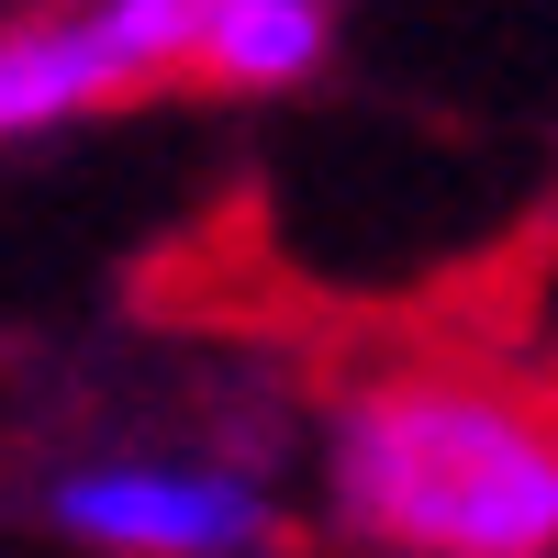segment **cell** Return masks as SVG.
Masks as SVG:
<instances>
[{"label":"cell","mask_w":558,"mask_h":558,"mask_svg":"<svg viewBox=\"0 0 558 558\" xmlns=\"http://www.w3.org/2000/svg\"><path fill=\"white\" fill-rule=\"evenodd\" d=\"M34 514L78 558H291L302 547V514L257 447H179V436L68 447Z\"/></svg>","instance_id":"2"},{"label":"cell","mask_w":558,"mask_h":558,"mask_svg":"<svg viewBox=\"0 0 558 558\" xmlns=\"http://www.w3.org/2000/svg\"><path fill=\"white\" fill-rule=\"evenodd\" d=\"M336 34H347L336 0H223L213 45H202V89H223V101H291V89H313L336 68Z\"/></svg>","instance_id":"4"},{"label":"cell","mask_w":558,"mask_h":558,"mask_svg":"<svg viewBox=\"0 0 558 558\" xmlns=\"http://www.w3.org/2000/svg\"><path fill=\"white\" fill-rule=\"evenodd\" d=\"M313 514L357 558H558V380L380 357L313 413Z\"/></svg>","instance_id":"1"},{"label":"cell","mask_w":558,"mask_h":558,"mask_svg":"<svg viewBox=\"0 0 558 558\" xmlns=\"http://www.w3.org/2000/svg\"><path fill=\"white\" fill-rule=\"evenodd\" d=\"M213 12L223 0H45V12H0V146L123 112L168 78H202Z\"/></svg>","instance_id":"3"}]
</instances>
